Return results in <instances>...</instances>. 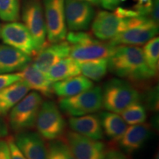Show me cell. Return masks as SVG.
Returning a JSON list of instances; mask_svg holds the SVG:
<instances>
[{
	"instance_id": "7c38bea8",
	"label": "cell",
	"mask_w": 159,
	"mask_h": 159,
	"mask_svg": "<svg viewBox=\"0 0 159 159\" xmlns=\"http://www.w3.org/2000/svg\"><path fill=\"white\" fill-rule=\"evenodd\" d=\"M129 19L122 18L111 12H99L91 25L93 35L101 41H111L128 27Z\"/></svg>"
},
{
	"instance_id": "d6986e66",
	"label": "cell",
	"mask_w": 159,
	"mask_h": 159,
	"mask_svg": "<svg viewBox=\"0 0 159 159\" xmlns=\"http://www.w3.org/2000/svg\"><path fill=\"white\" fill-rule=\"evenodd\" d=\"M69 125L71 130L94 140L103 138V130L99 116L91 114L80 116H71Z\"/></svg>"
},
{
	"instance_id": "8d00e7d4",
	"label": "cell",
	"mask_w": 159,
	"mask_h": 159,
	"mask_svg": "<svg viewBox=\"0 0 159 159\" xmlns=\"http://www.w3.org/2000/svg\"><path fill=\"white\" fill-rule=\"evenodd\" d=\"M83 1L87 2L91 4V5H98L99 3V0H83Z\"/></svg>"
},
{
	"instance_id": "52a82bcc",
	"label": "cell",
	"mask_w": 159,
	"mask_h": 159,
	"mask_svg": "<svg viewBox=\"0 0 159 159\" xmlns=\"http://www.w3.org/2000/svg\"><path fill=\"white\" fill-rule=\"evenodd\" d=\"M35 126L43 139L52 141L63 136L66 125L59 107L53 101L46 100L41 103Z\"/></svg>"
},
{
	"instance_id": "1f68e13d",
	"label": "cell",
	"mask_w": 159,
	"mask_h": 159,
	"mask_svg": "<svg viewBox=\"0 0 159 159\" xmlns=\"http://www.w3.org/2000/svg\"><path fill=\"white\" fill-rule=\"evenodd\" d=\"M125 0H99V3L104 8L107 10H115L121 3Z\"/></svg>"
},
{
	"instance_id": "8992f818",
	"label": "cell",
	"mask_w": 159,
	"mask_h": 159,
	"mask_svg": "<svg viewBox=\"0 0 159 159\" xmlns=\"http://www.w3.org/2000/svg\"><path fill=\"white\" fill-rule=\"evenodd\" d=\"M42 102L41 95L35 91L21 99L10 111L9 124L12 130L18 134L35 127Z\"/></svg>"
},
{
	"instance_id": "4dcf8cb0",
	"label": "cell",
	"mask_w": 159,
	"mask_h": 159,
	"mask_svg": "<svg viewBox=\"0 0 159 159\" xmlns=\"http://www.w3.org/2000/svg\"><path fill=\"white\" fill-rule=\"evenodd\" d=\"M7 141L9 146L11 159H27L25 158V156H24L22 152L18 148L13 138H8L7 139Z\"/></svg>"
},
{
	"instance_id": "836d02e7",
	"label": "cell",
	"mask_w": 159,
	"mask_h": 159,
	"mask_svg": "<svg viewBox=\"0 0 159 159\" xmlns=\"http://www.w3.org/2000/svg\"><path fill=\"white\" fill-rule=\"evenodd\" d=\"M104 159H129L125 155L118 150H111L107 151Z\"/></svg>"
},
{
	"instance_id": "f1b7e54d",
	"label": "cell",
	"mask_w": 159,
	"mask_h": 159,
	"mask_svg": "<svg viewBox=\"0 0 159 159\" xmlns=\"http://www.w3.org/2000/svg\"><path fill=\"white\" fill-rule=\"evenodd\" d=\"M135 2L134 11L140 16H148L151 13L152 0H134Z\"/></svg>"
},
{
	"instance_id": "83f0119b",
	"label": "cell",
	"mask_w": 159,
	"mask_h": 159,
	"mask_svg": "<svg viewBox=\"0 0 159 159\" xmlns=\"http://www.w3.org/2000/svg\"><path fill=\"white\" fill-rule=\"evenodd\" d=\"M19 0H0V19L5 21H16L19 19Z\"/></svg>"
},
{
	"instance_id": "7402d4cb",
	"label": "cell",
	"mask_w": 159,
	"mask_h": 159,
	"mask_svg": "<svg viewBox=\"0 0 159 159\" xmlns=\"http://www.w3.org/2000/svg\"><path fill=\"white\" fill-rule=\"evenodd\" d=\"M103 133L113 141H118L128 128V124L121 115L111 111L101 112L99 115Z\"/></svg>"
},
{
	"instance_id": "d4e9b609",
	"label": "cell",
	"mask_w": 159,
	"mask_h": 159,
	"mask_svg": "<svg viewBox=\"0 0 159 159\" xmlns=\"http://www.w3.org/2000/svg\"><path fill=\"white\" fill-rule=\"evenodd\" d=\"M120 114L125 122L129 125L142 124L147 119L146 109L139 101L129 105Z\"/></svg>"
},
{
	"instance_id": "ffe728a7",
	"label": "cell",
	"mask_w": 159,
	"mask_h": 159,
	"mask_svg": "<svg viewBox=\"0 0 159 159\" xmlns=\"http://www.w3.org/2000/svg\"><path fill=\"white\" fill-rule=\"evenodd\" d=\"M30 89L22 80L12 83L0 90V116H5L28 94Z\"/></svg>"
},
{
	"instance_id": "e575fe53",
	"label": "cell",
	"mask_w": 159,
	"mask_h": 159,
	"mask_svg": "<svg viewBox=\"0 0 159 159\" xmlns=\"http://www.w3.org/2000/svg\"><path fill=\"white\" fill-rule=\"evenodd\" d=\"M158 0H152V11H151V19H152L155 22L158 23V8L159 4Z\"/></svg>"
},
{
	"instance_id": "9c48e42d",
	"label": "cell",
	"mask_w": 159,
	"mask_h": 159,
	"mask_svg": "<svg viewBox=\"0 0 159 159\" xmlns=\"http://www.w3.org/2000/svg\"><path fill=\"white\" fill-rule=\"evenodd\" d=\"M23 21L33 37L37 52L47 44L44 13L40 0H27L24 6Z\"/></svg>"
},
{
	"instance_id": "7a4b0ae2",
	"label": "cell",
	"mask_w": 159,
	"mask_h": 159,
	"mask_svg": "<svg viewBox=\"0 0 159 159\" xmlns=\"http://www.w3.org/2000/svg\"><path fill=\"white\" fill-rule=\"evenodd\" d=\"M66 38L71 46L69 56L79 62L108 58L116 48L109 42L99 41L86 32L71 31Z\"/></svg>"
},
{
	"instance_id": "ba28073f",
	"label": "cell",
	"mask_w": 159,
	"mask_h": 159,
	"mask_svg": "<svg viewBox=\"0 0 159 159\" xmlns=\"http://www.w3.org/2000/svg\"><path fill=\"white\" fill-rule=\"evenodd\" d=\"M47 38L50 43L64 41L67 35L64 0H43Z\"/></svg>"
},
{
	"instance_id": "9a60e30c",
	"label": "cell",
	"mask_w": 159,
	"mask_h": 159,
	"mask_svg": "<svg viewBox=\"0 0 159 159\" xmlns=\"http://www.w3.org/2000/svg\"><path fill=\"white\" fill-rule=\"evenodd\" d=\"M13 139L27 159H48L47 144L38 133L23 131Z\"/></svg>"
},
{
	"instance_id": "30bf717a",
	"label": "cell",
	"mask_w": 159,
	"mask_h": 159,
	"mask_svg": "<svg viewBox=\"0 0 159 159\" xmlns=\"http://www.w3.org/2000/svg\"><path fill=\"white\" fill-rule=\"evenodd\" d=\"M64 140L76 159L105 158L107 150L100 140L89 139L72 130L66 133Z\"/></svg>"
},
{
	"instance_id": "d6a6232c",
	"label": "cell",
	"mask_w": 159,
	"mask_h": 159,
	"mask_svg": "<svg viewBox=\"0 0 159 159\" xmlns=\"http://www.w3.org/2000/svg\"><path fill=\"white\" fill-rule=\"evenodd\" d=\"M0 159H11L9 146L7 140L0 139Z\"/></svg>"
},
{
	"instance_id": "2e32d148",
	"label": "cell",
	"mask_w": 159,
	"mask_h": 159,
	"mask_svg": "<svg viewBox=\"0 0 159 159\" xmlns=\"http://www.w3.org/2000/svg\"><path fill=\"white\" fill-rule=\"evenodd\" d=\"M30 55L6 44H0V75L20 71L31 63Z\"/></svg>"
},
{
	"instance_id": "74e56055",
	"label": "cell",
	"mask_w": 159,
	"mask_h": 159,
	"mask_svg": "<svg viewBox=\"0 0 159 159\" xmlns=\"http://www.w3.org/2000/svg\"><path fill=\"white\" fill-rule=\"evenodd\" d=\"M0 33H1V27H0Z\"/></svg>"
},
{
	"instance_id": "e0dca14e",
	"label": "cell",
	"mask_w": 159,
	"mask_h": 159,
	"mask_svg": "<svg viewBox=\"0 0 159 159\" xmlns=\"http://www.w3.org/2000/svg\"><path fill=\"white\" fill-rule=\"evenodd\" d=\"M151 133L150 126L148 124L130 125L117 142L125 152L131 154L142 148L150 138Z\"/></svg>"
},
{
	"instance_id": "8fae6325",
	"label": "cell",
	"mask_w": 159,
	"mask_h": 159,
	"mask_svg": "<svg viewBox=\"0 0 159 159\" xmlns=\"http://www.w3.org/2000/svg\"><path fill=\"white\" fill-rule=\"evenodd\" d=\"M0 37L6 45L32 56L37 53L34 41L25 25L16 21L5 24L1 27Z\"/></svg>"
},
{
	"instance_id": "cb8c5ba5",
	"label": "cell",
	"mask_w": 159,
	"mask_h": 159,
	"mask_svg": "<svg viewBox=\"0 0 159 159\" xmlns=\"http://www.w3.org/2000/svg\"><path fill=\"white\" fill-rule=\"evenodd\" d=\"M82 75L91 81H100L108 71V58H100L87 61H77Z\"/></svg>"
},
{
	"instance_id": "44dd1931",
	"label": "cell",
	"mask_w": 159,
	"mask_h": 159,
	"mask_svg": "<svg viewBox=\"0 0 159 159\" xmlns=\"http://www.w3.org/2000/svg\"><path fill=\"white\" fill-rule=\"evenodd\" d=\"M94 86V83L83 75L53 83V92L59 97H69L75 96L88 90Z\"/></svg>"
},
{
	"instance_id": "ac0fdd59",
	"label": "cell",
	"mask_w": 159,
	"mask_h": 159,
	"mask_svg": "<svg viewBox=\"0 0 159 159\" xmlns=\"http://www.w3.org/2000/svg\"><path fill=\"white\" fill-rule=\"evenodd\" d=\"M19 74L21 75V80H22L30 89L39 93L40 95L50 98L54 94L53 83L33 63L27 65L19 71Z\"/></svg>"
},
{
	"instance_id": "6da1fadb",
	"label": "cell",
	"mask_w": 159,
	"mask_h": 159,
	"mask_svg": "<svg viewBox=\"0 0 159 159\" xmlns=\"http://www.w3.org/2000/svg\"><path fill=\"white\" fill-rule=\"evenodd\" d=\"M108 61L111 73L129 82H144L156 75L147 64L142 49L137 46H116Z\"/></svg>"
},
{
	"instance_id": "5bb4252c",
	"label": "cell",
	"mask_w": 159,
	"mask_h": 159,
	"mask_svg": "<svg viewBox=\"0 0 159 159\" xmlns=\"http://www.w3.org/2000/svg\"><path fill=\"white\" fill-rule=\"evenodd\" d=\"M70 51V44L65 41L46 45L36 53L33 64L45 74L53 65L69 57Z\"/></svg>"
},
{
	"instance_id": "484cf974",
	"label": "cell",
	"mask_w": 159,
	"mask_h": 159,
	"mask_svg": "<svg viewBox=\"0 0 159 159\" xmlns=\"http://www.w3.org/2000/svg\"><path fill=\"white\" fill-rule=\"evenodd\" d=\"M47 148L48 159H76L64 139L49 141Z\"/></svg>"
},
{
	"instance_id": "d590c367",
	"label": "cell",
	"mask_w": 159,
	"mask_h": 159,
	"mask_svg": "<svg viewBox=\"0 0 159 159\" xmlns=\"http://www.w3.org/2000/svg\"><path fill=\"white\" fill-rule=\"evenodd\" d=\"M8 134V128L2 116H0V139L7 136Z\"/></svg>"
},
{
	"instance_id": "277c9868",
	"label": "cell",
	"mask_w": 159,
	"mask_h": 159,
	"mask_svg": "<svg viewBox=\"0 0 159 159\" xmlns=\"http://www.w3.org/2000/svg\"><path fill=\"white\" fill-rule=\"evenodd\" d=\"M158 33V23L148 16H138L130 18L128 27L109 41V43L115 47L119 45H143L156 37Z\"/></svg>"
},
{
	"instance_id": "4fadbf2b",
	"label": "cell",
	"mask_w": 159,
	"mask_h": 159,
	"mask_svg": "<svg viewBox=\"0 0 159 159\" xmlns=\"http://www.w3.org/2000/svg\"><path fill=\"white\" fill-rule=\"evenodd\" d=\"M66 27L71 31H83L90 26L94 17L91 4L83 0H64Z\"/></svg>"
},
{
	"instance_id": "603a6c76",
	"label": "cell",
	"mask_w": 159,
	"mask_h": 159,
	"mask_svg": "<svg viewBox=\"0 0 159 159\" xmlns=\"http://www.w3.org/2000/svg\"><path fill=\"white\" fill-rule=\"evenodd\" d=\"M80 74V70L78 62L70 56L55 63L45 73L47 78L52 83L70 78Z\"/></svg>"
},
{
	"instance_id": "3957f363",
	"label": "cell",
	"mask_w": 159,
	"mask_h": 159,
	"mask_svg": "<svg viewBox=\"0 0 159 159\" xmlns=\"http://www.w3.org/2000/svg\"><path fill=\"white\" fill-rule=\"evenodd\" d=\"M102 107L111 112L120 114L133 103L140 99L139 91L124 79L114 78L108 80L102 89Z\"/></svg>"
},
{
	"instance_id": "f546056e",
	"label": "cell",
	"mask_w": 159,
	"mask_h": 159,
	"mask_svg": "<svg viewBox=\"0 0 159 159\" xmlns=\"http://www.w3.org/2000/svg\"><path fill=\"white\" fill-rule=\"evenodd\" d=\"M19 80H21V75L19 73L0 75V90Z\"/></svg>"
},
{
	"instance_id": "5b68a950",
	"label": "cell",
	"mask_w": 159,
	"mask_h": 159,
	"mask_svg": "<svg viewBox=\"0 0 159 159\" xmlns=\"http://www.w3.org/2000/svg\"><path fill=\"white\" fill-rule=\"evenodd\" d=\"M61 111L69 116H80L94 114L102 108V89L93 86L88 90L58 100Z\"/></svg>"
},
{
	"instance_id": "4316f807",
	"label": "cell",
	"mask_w": 159,
	"mask_h": 159,
	"mask_svg": "<svg viewBox=\"0 0 159 159\" xmlns=\"http://www.w3.org/2000/svg\"><path fill=\"white\" fill-rule=\"evenodd\" d=\"M142 52L148 67L155 73L158 72L159 63V39L154 37L144 43Z\"/></svg>"
}]
</instances>
